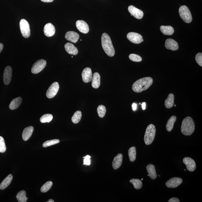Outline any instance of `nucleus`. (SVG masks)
<instances>
[{
  "instance_id": "f257e3e1",
  "label": "nucleus",
  "mask_w": 202,
  "mask_h": 202,
  "mask_svg": "<svg viewBox=\"0 0 202 202\" xmlns=\"http://www.w3.org/2000/svg\"><path fill=\"white\" fill-rule=\"evenodd\" d=\"M153 82V80L150 77H144L136 81L132 86V89L135 92L140 93L146 90Z\"/></svg>"
},
{
  "instance_id": "f03ea898",
  "label": "nucleus",
  "mask_w": 202,
  "mask_h": 202,
  "mask_svg": "<svg viewBox=\"0 0 202 202\" xmlns=\"http://www.w3.org/2000/svg\"><path fill=\"white\" fill-rule=\"evenodd\" d=\"M101 45L104 51L109 56L112 57L115 55V50L111 39L106 33H103L102 35Z\"/></svg>"
},
{
  "instance_id": "7ed1b4c3",
  "label": "nucleus",
  "mask_w": 202,
  "mask_h": 202,
  "mask_svg": "<svg viewBox=\"0 0 202 202\" xmlns=\"http://www.w3.org/2000/svg\"><path fill=\"white\" fill-rule=\"evenodd\" d=\"M195 129V123L192 117H185L182 121L181 128L182 134L185 136H190L194 132Z\"/></svg>"
},
{
  "instance_id": "20e7f679",
  "label": "nucleus",
  "mask_w": 202,
  "mask_h": 202,
  "mask_svg": "<svg viewBox=\"0 0 202 202\" xmlns=\"http://www.w3.org/2000/svg\"><path fill=\"white\" fill-rule=\"evenodd\" d=\"M156 130L153 124H150L147 126L144 136V142L146 145H150L155 138Z\"/></svg>"
},
{
  "instance_id": "39448f33",
  "label": "nucleus",
  "mask_w": 202,
  "mask_h": 202,
  "mask_svg": "<svg viewBox=\"0 0 202 202\" xmlns=\"http://www.w3.org/2000/svg\"><path fill=\"white\" fill-rule=\"evenodd\" d=\"M179 11L180 17L184 22L187 23H189L192 22V15L187 6L185 5L181 6L179 9Z\"/></svg>"
},
{
  "instance_id": "423d86ee",
  "label": "nucleus",
  "mask_w": 202,
  "mask_h": 202,
  "mask_svg": "<svg viewBox=\"0 0 202 202\" xmlns=\"http://www.w3.org/2000/svg\"><path fill=\"white\" fill-rule=\"evenodd\" d=\"M20 27L23 36L26 38H29L31 35V30L27 21L25 19H22L20 22Z\"/></svg>"
},
{
  "instance_id": "0eeeda50",
  "label": "nucleus",
  "mask_w": 202,
  "mask_h": 202,
  "mask_svg": "<svg viewBox=\"0 0 202 202\" xmlns=\"http://www.w3.org/2000/svg\"><path fill=\"white\" fill-rule=\"evenodd\" d=\"M46 65L47 61L44 60H39L33 65L31 69V73L37 74L40 72L44 68Z\"/></svg>"
},
{
  "instance_id": "6e6552de",
  "label": "nucleus",
  "mask_w": 202,
  "mask_h": 202,
  "mask_svg": "<svg viewBox=\"0 0 202 202\" xmlns=\"http://www.w3.org/2000/svg\"><path fill=\"white\" fill-rule=\"evenodd\" d=\"M59 85L57 82H54L52 84L47 91L46 96L49 99H52L56 95L58 92Z\"/></svg>"
},
{
  "instance_id": "1a4fd4ad",
  "label": "nucleus",
  "mask_w": 202,
  "mask_h": 202,
  "mask_svg": "<svg viewBox=\"0 0 202 202\" xmlns=\"http://www.w3.org/2000/svg\"><path fill=\"white\" fill-rule=\"evenodd\" d=\"M127 38L130 41L135 44H139L143 41L141 35L136 33H129L127 35Z\"/></svg>"
},
{
  "instance_id": "9d476101",
  "label": "nucleus",
  "mask_w": 202,
  "mask_h": 202,
  "mask_svg": "<svg viewBox=\"0 0 202 202\" xmlns=\"http://www.w3.org/2000/svg\"><path fill=\"white\" fill-rule=\"evenodd\" d=\"M128 10L131 14L135 18L138 19H141L143 18L144 14L141 10L135 7L133 5H130L128 7Z\"/></svg>"
},
{
  "instance_id": "9b49d317",
  "label": "nucleus",
  "mask_w": 202,
  "mask_h": 202,
  "mask_svg": "<svg viewBox=\"0 0 202 202\" xmlns=\"http://www.w3.org/2000/svg\"><path fill=\"white\" fill-rule=\"evenodd\" d=\"M12 77V69L11 67L7 66L5 68L3 75V82L5 85H8L11 81Z\"/></svg>"
},
{
  "instance_id": "f8f14e48",
  "label": "nucleus",
  "mask_w": 202,
  "mask_h": 202,
  "mask_svg": "<svg viewBox=\"0 0 202 202\" xmlns=\"http://www.w3.org/2000/svg\"><path fill=\"white\" fill-rule=\"evenodd\" d=\"M183 182L182 179L179 177H173L167 181L166 185L168 188H175L179 186Z\"/></svg>"
},
{
  "instance_id": "ddd939ff",
  "label": "nucleus",
  "mask_w": 202,
  "mask_h": 202,
  "mask_svg": "<svg viewBox=\"0 0 202 202\" xmlns=\"http://www.w3.org/2000/svg\"><path fill=\"white\" fill-rule=\"evenodd\" d=\"M82 80L85 83L90 82L93 78L92 72L91 68H86L83 70L82 73Z\"/></svg>"
},
{
  "instance_id": "4468645a",
  "label": "nucleus",
  "mask_w": 202,
  "mask_h": 202,
  "mask_svg": "<svg viewBox=\"0 0 202 202\" xmlns=\"http://www.w3.org/2000/svg\"><path fill=\"white\" fill-rule=\"evenodd\" d=\"M76 27L80 32L86 34L89 32L88 24L83 20H78L76 22Z\"/></svg>"
},
{
  "instance_id": "2eb2a0df",
  "label": "nucleus",
  "mask_w": 202,
  "mask_h": 202,
  "mask_svg": "<svg viewBox=\"0 0 202 202\" xmlns=\"http://www.w3.org/2000/svg\"><path fill=\"white\" fill-rule=\"evenodd\" d=\"M183 163L187 166V169L189 171H194L196 169V164L195 161L191 158L187 157L184 158Z\"/></svg>"
},
{
  "instance_id": "dca6fc26",
  "label": "nucleus",
  "mask_w": 202,
  "mask_h": 202,
  "mask_svg": "<svg viewBox=\"0 0 202 202\" xmlns=\"http://www.w3.org/2000/svg\"><path fill=\"white\" fill-rule=\"evenodd\" d=\"M44 33L46 36L52 37L54 35L56 32L55 27L51 23L46 24L44 27Z\"/></svg>"
},
{
  "instance_id": "f3484780",
  "label": "nucleus",
  "mask_w": 202,
  "mask_h": 202,
  "mask_svg": "<svg viewBox=\"0 0 202 202\" xmlns=\"http://www.w3.org/2000/svg\"><path fill=\"white\" fill-rule=\"evenodd\" d=\"M165 46L168 50L176 51L179 49V45L177 42L172 39H168L165 42Z\"/></svg>"
},
{
  "instance_id": "a211bd4d",
  "label": "nucleus",
  "mask_w": 202,
  "mask_h": 202,
  "mask_svg": "<svg viewBox=\"0 0 202 202\" xmlns=\"http://www.w3.org/2000/svg\"><path fill=\"white\" fill-rule=\"evenodd\" d=\"M65 38L68 41L76 43L80 38V35L78 33L74 31H68L66 33Z\"/></svg>"
},
{
  "instance_id": "6ab92c4d",
  "label": "nucleus",
  "mask_w": 202,
  "mask_h": 202,
  "mask_svg": "<svg viewBox=\"0 0 202 202\" xmlns=\"http://www.w3.org/2000/svg\"><path fill=\"white\" fill-rule=\"evenodd\" d=\"M123 155L122 154H119L114 158L112 162V167L114 170L118 169L122 164Z\"/></svg>"
},
{
  "instance_id": "aec40b11",
  "label": "nucleus",
  "mask_w": 202,
  "mask_h": 202,
  "mask_svg": "<svg viewBox=\"0 0 202 202\" xmlns=\"http://www.w3.org/2000/svg\"><path fill=\"white\" fill-rule=\"evenodd\" d=\"M64 48L68 53L72 55H76L78 53V49L72 43H67L64 45Z\"/></svg>"
},
{
  "instance_id": "412c9836",
  "label": "nucleus",
  "mask_w": 202,
  "mask_h": 202,
  "mask_svg": "<svg viewBox=\"0 0 202 202\" xmlns=\"http://www.w3.org/2000/svg\"><path fill=\"white\" fill-rule=\"evenodd\" d=\"M34 130L32 126H28L24 130L22 133V138L24 141H27L31 138Z\"/></svg>"
},
{
  "instance_id": "4be33fe9",
  "label": "nucleus",
  "mask_w": 202,
  "mask_h": 202,
  "mask_svg": "<svg viewBox=\"0 0 202 202\" xmlns=\"http://www.w3.org/2000/svg\"><path fill=\"white\" fill-rule=\"evenodd\" d=\"M92 87L94 89H97L99 88L101 85V76L98 72L95 73L93 75L92 79Z\"/></svg>"
},
{
  "instance_id": "5701e85b",
  "label": "nucleus",
  "mask_w": 202,
  "mask_h": 202,
  "mask_svg": "<svg viewBox=\"0 0 202 202\" xmlns=\"http://www.w3.org/2000/svg\"><path fill=\"white\" fill-rule=\"evenodd\" d=\"M146 169L149 175V177L153 180L157 178V175L156 173L155 167L154 165L149 164L146 166Z\"/></svg>"
},
{
  "instance_id": "b1692460",
  "label": "nucleus",
  "mask_w": 202,
  "mask_h": 202,
  "mask_svg": "<svg viewBox=\"0 0 202 202\" xmlns=\"http://www.w3.org/2000/svg\"><path fill=\"white\" fill-rule=\"evenodd\" d=\"M13 179V176L11 174L7 176L0 184V189L3 190L6 188L11 183Z\"/></svg>"
},
{
  "instance_id": "393cba45",
  "label": "nucleus",
  "mask_w": 202,
  "mask_h": 202,
  "mask_svg": "<svg viewBox=\"0 0 202 202\" xmlns=\"http://www.w3.org/2000/svg\"><path fill=\"white\" fill-rule=\"evenodd\" d=\"M175 96L172 93H170L168 96L167 98L165 101V106L167 108L170 109L172 108L174 105Z\"/></svg>"
},
{
  "instance_id": "a878e982",
  "label": "nucleus",
  "mask_w": 202,
  "mask_h": 202,
  "mask_svg": "<svg viewBox=\"0 0 202 202\" xmlns=\"http://www.w3.org/2000/svg\"><path fill=\"white\" fill-rule=\"evenodd\" d=\"M22 97H18L15 98L10 103L9 108L11 110H15L18 108L22 103Z\"/></svg>"
},
{
  "instance_id": "bb28decb",
  "label": "nucleus",
  "mask_w": 202,
  "mask_h": 202,
  "mask_svg": "<svg viewBox=\"0 0 202 202\" xmlns=\"http://www.w3.org/2000/svg\"><path fill=\"white\" fill-rule=\"evenodd\" d=\"M160 31L163 34L167 35H171L174 32V29L171 26H161Z\"/></svg>"
},
{
  "instance_id": "cd10ccee",
  "label": "nucleus",
  "mask_w": 202,
  "mask_h": 202,
  "mask_svg": "<svg viewBox=\"0 0 202 202\" xmlns=\"http://www.w3.org/2000/svg\"><path fill=\"white\" fill-rule=\"evenodd\" d=\"M176 120V117L175 116H172L168 119L166 125V128L167 131L168 132L171 131L173 129L174 125L175 123Z\"/></svg>"
},
{
  "instance_id": "c85d7f7f",
  "label": "nucleus",
  "mask_w": 202,
  "mask_h": 202,
  "mask_svg": "<svg viewBox=\"0 0 202 202\" xmlns=\"http://www.w3.org/2000/svg\"><path fill=\"white\" fill-rule=\"evenodd\" d=\"M16 198L19 202H26L28 199L26 196V192L24 190L19 192L17 195Z\"/></svg>"
},
{
  "instance_id": "c756f323",
  "label": "nucleus",
  "mask_w": 202,
  "mask_h": 202,
  "mask_svg": "<svg viewBox=\"0 0 202 202\" xmlns=\"http://www.w3.org/2000/svg\"><path fill=\"white\" fill-rule=\"evenodd\" d=\"M128 154L130 160L131 162H134L136 159V147L133 146L130 148L128 151Z\"/></svg>"
},
{
  "instance_id": "7c9ffc66",
  "label": "nucleus",
  "mask_w": 202,
  "mask_h": 202,
  "mask_svg": "<svg viewBox=\"0 0 202 202\" xmlns=\"http://www.w3.org/2000/svg\"><path fill=\"white\" fill-rule=\"evenodd\" d=\"M82 117L81 112L78 110L75 112L72 117V121L73 123L78 124L80 120Z\"/></svg>"
},
{
  "instance_id": "2f4dec72",
  "label": "nucleus",
  "mask_w": 202,
  "mask_h": 202,
  "mask_svg": "<svg viewBox=\"0 0 202 202\" xmlns=\"http://www.w3.org/2000/svg\"><path fill=\"white\" fill-rule=\"evenodd\" d=\"M130 182L133 184L135 189H139L142 187V181L138 179H133L130 180Z\"/></svg>"
},
{
  "instance_id": "473e14b6",
  "label": "nucleus",
  "mask_w": 202,
  "mask_h": 202,
  "mask_svg": "<svg viewBox=\"0 0 202 202\" xmlns=\"http://www.w3.org/2000/svg\"><path fill=\"white\" fill-rule=\"evenodd\" d=\"M53 119V116L51 114H46L40 117V121L42 123L50 122Z\"/></svg>"
},
{
  "instance_id": "72a5a7b5",
  "label": "nucleus",
  "mask_w": 202,
  "mask_h": 202,
  "mask_svg": "<svg viewBox=\"0 0 202 202\" xmlns=\"http://www.w3.org/2000/svg\"><path fill=\"white\" fill-rule=\"evenodd\" d=\"M52 184H53V183L51 181H49L47 182L42 186L41 188H40V191L42 192L45 193L47 192L52 188Z\"/></svg>"
},
{
  "instance_id": "f704fd0d",
  "label": "nucleus",
  "mask_w": 202,
  "mask_h": 202,
  "mask_svg": "<svg viewBox=\"0 0 202 202\" xmlns=\"http://www.w3.org/2000/svg\"><path fill=\"white\" fill-rule=\"evenodd\" d=\"M97 110L98 115L100 117L103 118L105 117V114L106 113V109L104 106L102 105H100L98 107Z\"/></svg>"
},
{
  "instance_id": "c9c22d12",
  "label": "nucleus",
  "mask_w": 202,
  "mask_h": 202,
  "mask_svg": "<svg viewBox=\"0 0 202 202\" xmlns=\"http://www.w3.org/2000/svg\"><path fill=\"white\" fill-rule=\"evenodd\" d=\"M60 140L59 139H53L52 140H48L46 141L43 144V146L44 147H46L56 145L59 143Z\"/></svg>"
},
{
  "instance_id": "e433bc0d",
  "label": "nucleus",
  "mask_w": 202,
  "mask_h": 202,
  "mask_svg": "<svg viewBox=\"0 0 202 202\" xmlns=\"http://www.w3.org/2000/svg\"><path fill=\"white\" fill-rule=\"evenodd\" d=\"M129 58L131 60L134 62H139L142 60V58L140 56L134 54H130Z\"/></svg>"
},
{
  "instance_id": "4c0bfd02",
  "label": "nucleus",
  "mask_w": 202,
  "mask_h": 202,
  "mask_svg": "<svg viewBox=\"0 0 202 202\" xmlns=\"http://www.w3.org/2000/svg\"><path fill=\"white\" fill-rule=\"evenodd\" d=\"M5 140L3 137L0 136V152L4 153L6 150Z\"/></svg>"
},
{
  "instance_id": "58836bf2",
  "label": "nucleus",
  "mask_w": 202,
  "mask_h": 202,
  "mask_svg": "<svg viewBox=\"0 0 202 202\" xmlns=\"http://www.w3.org/2000/svg\"><path fill=\"white\" fill-rule=\"evenodd\" d=\"M196 63L200 66H202V53L199 52L196 54Z\"/></svg>"
},
{
  "instance_id": "ea45409f",
  "label": "nucleus",
  "mask_w": 202,
  "mask_h": 202,
  "mask_svg": "<svg viewBox=\"0 0 202 202\" xmlns=\"http://www.w3.org/2000/svg\"><path fill=\"white\" fill-rule=\"evenodd\" d=\"M83 158L84 159L83 164L88 165V166L90 165L91 164L90 156L89 155H87L85 157H84Z\"/></svg>"
},
{
  "instance_id": "a19ab883",
  "label": "nucleus",
  "mask_w": 202,
  "mask_h": 202,
  "mask_svg": "<svg viewBox=\"0 0 202 202\" xmlns=\"http://www.w3.org/2000/svg\"><path fill=\"white\" fill-rule=\"evenodd\" d=\"M168 202H180V200L177 198H172L169 200Z\"/></svg>"
},
{
  "instance_id": "79ce46f5",
  "label": "nucleus",
  "mask_w": 202,
  "mask_h": 202,
  "mask_svg": "<svg viewBox=\"0 0 202 202\" xmlns=\"http://www.w3.org/2000/svg\"><path fill=\"white\" fill-rule=\"evenodd\" d=\"M132 106V108L133 110L135 111V110H136L137 108V105L136 103H133Z\"/></svg>"
},
{
  "instance_id": "37998d69",
  "label": "nucleus",
  "mask_w": 202,
  "mask_h": 202,
  "mask_svg": "<svg viewBox=\"0 0 202 202\" xmlns=\"http://www.w3.org/2000/svg\"><path fill=\"white\" fill-rule=\"evenodd\" d=\"M142 108L143 109V110H145L146 108V104L145 102H143L142 103Z\"/></svg>"
},
{
  "instance_id": "c03bdc74",
  "label": "nucleus",
  "mask_w": 202,
  "mask_h": 202,
  "mask_svg": "<svg viewBox=\"0 0 202 202\" xmlns=\"http://www.w3.org/2000/svg\"><path fill=\"white\" fill-rule=\"evenodd\" d=\"M40 1L44 2H52L54 1V0H40Z\"/></svg>"
},
{
  "instance_id": "a18cd8bd",
  "label": "nucleus",
  "mask_w": 202,
  "mask_h": 202,
  "mask_svg": "<svg viewBox=\"0 0 202 202\" xmlns=\"http://www.w3.org/2000/svg\"><path fill=\"white\" fill-rule=\"evenodd\" d=\"M3 48V44L0 43V53H1L2 51Z\"/></svg>"
},
{
  "instance_id": "49530a36",
  "label": "nucleus",
  "mask_w": 202,
  "mask_h": 202,
  "mask_svg": "<svg viewBox=\"0 0 202 202\" xmlns=\"http://www.w3.org/2000/svg\"><path fill=\"white\" fill-rule=\"evenodd\" d=\"M47 202H54V201L52 199H50L48 201H47Z\"/></svg>"
},
{
  "instance_id": "de8ad7c7",
  "label": "nucleus",
  "mask_w": 202,
  "mask_h": 202,
  "mask_svg": "<svg viewBox=\"0 0 202 202\" xmlns=\"http://www.w3.org/2000/svg\"><path fill=\"white\" fill-rule=\"evenodd\" d=\"M141 180H143V178L142 179H141Z\"/></svg>"
},
{
  "instance_id": "09e8293b",
  "label": "nucleus",
  "mask_w": 202,
  "mask_h": 202,
  "mask_svg": "<svg viewBox=\"0 0 202 202\" xmlns=\"http://www.w3.org/2000/svg\"><path fill=\"white\" fill-rule=\"evenodd\" d=\"M159 177H160V175H159Z\"/></svg>"
},
{
  "instance_id": "8fccbe9b",
  "label": "nucleus",
  "mask_w": 202,
  "mask_h": 202,
  "mask_svg": "<svg viewBox=\"0 0 202 202\" xmlns=\"http://www.w3.org/2000/svg\"><path fill=\"white\" fill-rule=\"evenodd\" d=\"M175 106H176V105H175Z\"/></svg>"
},
{
  "instance_id": "3c124183",
  "label": "nucleus",
  "mask_w": 202,
  "mask_h": 202,
  "mask_svg": "<svg viewBox=\"0 0 202 202\" xmlns=\"http://www.w3.org/2000/svg\"><path fill=\"white\" fill-rule=\"evenodd\" d=\"M147 176H149V175H147Z\"/></svg>"
}]
</instances>
